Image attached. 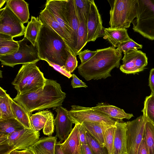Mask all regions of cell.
Returning a JSON list of instances; mask_svg holds the SVG:
<instances>
[{
    "mask_svg": "<svg viewBox=\"0 0 154 154\" xmlns=\"http://www.w3.org/2000/svg\"><path fill=\"white\" fill-rule=\"evenodd\" d=\"M66 97L60 85L56 81L46 79L43 88L23 94H17L13 99L23 106L31 116L33 112L61 106Z\"/></svg>",
    "mask_w": 154,
    "mask_h": 154,
    "instance_id": "obj_1",
    "label": "cell"
},
{
    "mask_svg": "<svg viewBox=\"0 0 154 154\" xmlns=\"http://www.w3.org/2000/svg\"><path fill=\"white\" fill-rule=\"evenodd\" d=\"M122 53L110 47L97 49L95 55L78 67L79 74L87 81L105 79L111 76L112 70L119 67Z\"/></svg>",
    "mask_w": 154,
    "mask_h": 154,
    "instance_id": "obj_2",
    "label": "cell"
},
{
    "mask_svg": "<svg viewBox=\"0 0 154 154\" xmlns=\"http://www.w3.org/2000/svg\"><path fill=\"white\" fill-rule=\"evenodd\" d=\"M36 46L41 60L61 67L64 66L69 55L71 53L64 39L56 32L43 24L38 35Z\"/></svg>",
    "mask_w": 154,
    "mask_h": 154,
    "instance_id": "obj_3",
    "label": "cell"
},
{
    "mask_svg": "<svg viewBox=\"0 0 154 154\" xmlns=\"http://www.w3.org/2000/svg\"><path fill=\"white\" fill-rule=\"evenodd\" d=\"M46 79L36 63H30L23 64L12 84L17 94L22 95L43 88Z\"/></svg>",
    "mask_w": 154,
    "mask_h": 154,
    "instance_id": "obj_4",
    "label": "cell"
},
{
    "mask_svg": "<svg viewBox=\"0 0 154 154\" xmlns=\"http://www.w3.org/2000/svg\"><path fill=\"white\" fill-rule=\"evenodd\" d=\"M110 11V27L129 28L137 16L138 0H114Z\"/></svg>",
    "mask_w": 154,
    "mask_h": 154,
    "instance_id": "obj_5",
    "label": "cell"
},
{
    "mask_svg": "<svg viewBox=\"0 0 154 154\" xmlns=\"http://www.w3.org/2000/svg\"><path fill=\"white\" fill-rule=\"evenodd\" d=\"M39 132L33 129L25 128L15 131L0 139V154H10L15 150L29 148L39 140Z\"/></svg>",
    "mask_w": 154,
    "mask_h": 154,
    "instance_id": "obj_6",
    "label": "cell"
},
{
    "mask_svg": "<svg viewBox=\"0 0 154 154\" xmlns=\"http://www.w3.org/2000/svg\"><path fill=\"white\" fill-rule=\"evenodd\" d=\"M137 16L132 29L143 37L154 40V0H138Z\"/></svg>",
    "mask_w": 154,
    "mask_h": 154,
    "instance_id": "obj_7",
    "label": "cell"
},
{
    "mask_svg": "<svg viewBox=\"0 0 154 154\" xmlns=\"http://www.w3.org/2000/svg\"><path fill=\"white\" fill-rule=\"evenodd\" d=\"M19 48L17 52L12 55L0 56L1 64L13 67L19 64L36 63L41 60L38 55L36 46L31 43L26 38L18 41Z\"/></svg>",
    "mask_w": 154,
    "mask_h": 154,
    "instance_id": "obj_8",
    "label": "cell"
},
{
    "mask_svg": "<svg viewBox=\"0 0 154 154\" xmlns=\"http://www.w3.org/2000/svg\"><path fill=\"white\" fill-rule=\"evenodd\" d=\"M71 107L70 110L68 111V115L73 124H81L87 122L115 125L117 121H119L97 112L91 107L76 105H72Z\"/></svg>",
    "mask_w": 154,
    "mask_h": 154,
    "instance_id": "obj_9",
    "label": "cell"
},
{
    "mask_svg": "<svg viewBox=\"0 0 154 154\" xmlns=\"http://www.w3.org/2000/svg\"><path fill=\"white\" fill-rule=\"evenodd\" d=\"M26 27L6 5L0 9V33L13 38L24 35Z\"/></svg>",
    "mask_w": 154,
    "mask_h": 154,
    "instance_id": "obj_10",
    "label": "cell"
},
{
    "mask_svg": "<svg viewBox=\"0 0 154 154\" xmlns=\"http://www.w3.org/2000/svg\"><path fill=\"white\" fill-rule=\"evenodd\" d=\"M126 154H137L143 139L145 125L143 116L126 122Z\"/></svg>",
    "mask_w": 154,
    "mask_h": 154,
    "instance_id": "obj_11",
    "label": "cell"
},
{
    "mask_svg": "<svg viewBox=\"0 0 154 154\" xmlns=\"http://www.w3.org/2000/svg\"><path fill=\"white\" fill-rule=\"evenodd\" d=\"M120 70L123 73L135 74L144 70L148 64L145 53L140 50H131L123 53Z\"/></svg>",
    "mask_w": 154,
    "mask_h": 154,
    "instance_id": "obj_12",
    "label": "cell"
},
{
    "mask_svg": "<svg viewBox=\"0 0 154 154\" xmlns=\"http://www.w3.org/2000/svg\"><path fill=\"white\" fill-rule=\"evenodd\" d=\"M66 0H48L46 7L54 16L63 30L74 43L75 47L77 38L68 22L65 13Z\"/></svg>",
    "mask_w": 154,
    "mask_h": 154,
    "instance_id": "obj_13",
    "label": "cell"
},
{
    "mask_svg": "<svg viewBox=\"0 0 154 154\" xmlns=\"http://www.w3.org/2000/svg\"><path fill=\"white\" fill-rule=\"evenodd\" d=\"M87 42H94L104 35V29L100 15L93 0H91L87 22Z\"/></svg>",
    "mask_w": 154,
    "mask_h": 154,
    "instance_id": "obj_14",
    "label": "cell"
},
{
    "mask_svg": "<svg viewBox=\"0 0 154 154\" xmlns=\"http://www.w3.org/2000/svg\"><path fill=\"white\" fill-rule=\"evenodd\" d=\"M31 123L33 129L39 131L43 129L44 134L51 136L54 128V116L48 109L32 114L30 117Z\"/></svg>",
    "mask_w": 154,
    "mask_h": 154,
    "instance_id": "obj_15",
    "label": "cell"
},
{
    "mask_svg": "<svg viewBox=\"0 0 154 154\" xmlns=\"http://www.w3.org/2000/svg\"><path fill=\"white\" fill-rule=\"evenodd\" d=\"M57 115L54 120L56 126V135L61 143L65 141L69 136L73 128V124L68 115V110L61 106L55 109Z\"/></svg>",
    "mask_w": 154,
    "mask_h": 154,
    "instance_id": "obj_16",
    "label": "cell"
},
{
    "mask_svg": "<svg viewBox=\"0 0 154 154\" xmlns=\"http://www.w3.org/2000/svg\"><path fill=\"white\" fill-rule=\"evenodd\" d=\"M39 20L45 24L56 32L65 41L68 46L72 55L76 56L75 54V46L70 38L66 35L54 16L45 7L39 14Z\"/></svg>",
    "mask_w": 154,
    "mask_h": 154,
    "instance_id": "obj_17",
    "label": "cell"
},
{
    "mask_svg": "<svg viewBox=\"0 0 154 154\" xmlns=\"http://www.w3.org/2000/svg\"><path fill=\"white\" fill-rule=\"evenodd\" d=\"M118 121L115 124L113 154H126V122Z\"/></svg>",
    "mask_w": 154,
    "mask_h": 154,
    "instance_id": "obj_18",
    "label": "cell"
},
{
    "mask_svg": "<svg viewBox=\"0 0 154 154\" xmlns=\"http://www.w3.org/2000/svg\"><path fill=\"white\" fill-rule=\"evenodd\" d=\"M91 108L97 112L120 121L124 119H129L134 116L132 114L127 113L123 109L103 103H98Z\"/></svg>",
    "mask_w": 154,
    "mask_h": 154,
    "instance_id": "obj_19",
    "label": "cell"
},
{
    "mask_svg": "<svg viewBox=\"0 0 154 154\" xmlns=\"http://www.w3.org/2000/svg\"><path fill=\"white\" fill-rule=\"evenodd\" d=\"M103 38L107 39L112 47L117 48L123 42L130 40L126 28H116L109 27L104 29Z\"/></svg>",
    "mask_w": 154,
    "mask_h": 154,
    "instance_id": "obj_20",
    "label": "cell"
},
{
    "mask_svg": "<svg viewBox=\"0 0 154 154\" xmlns=\"http://www.w3.org/2000/svg\"><path fill=\"white\" fill-rule=\"evenodd\" d=\"M57 139L56 136L42 137L29 148L35 154H55Z\"/></svg>",
    "mask_w": 154,
    "mask_h": 154,
    "instance_id": "obj_21",
    "label": "cell"
},
{
    "mask_svg": "<svg viewBox=\"0 0 154 154\" xmlns=\"http://www.w3.org/2000/svg\"><path fill=\"white\" fill-rule=\"evenodd\" d=\"M81 145L77 124L75 126L66 139L61 144L64 154H75L80 150Z\"/></svg>",
    "mask_w": 154,
    "mask_h": 154,
    "instance_id": "obj_22",
    "label": "cell"
},
{
    "mask_svg": "<svg viewBox=\"0 0 154 154\" xmlns=\"http://www.w3.org/2000/svg\"><path fill=\"white\" fill-rule=\"evenodd\" d=\"M6 5L23 24L28 22L29 13L27 2L23 0H6Z\"/></svg>",
    "mask_w": 154,
    "mask_h": 154,
    "instance_id": "obj_23",
    "label": "cell"
},
{
    "mask_svg": "<svg viewBox=\"0 0 154 154\" xmlns=\"http://www.w3.org/2000/svg\"><path fill=\"white\" fill-rule=\"evenodd\" d=\"M88 132L99 143L105 147L103 135L104 130L109 126L115 125L96 122H83L81 123Z\"/></svg>",
    "mask_w": 154,
    "mask_h": 154,
    "instance_id": "obj_24",
    "label": "cell"
},
{
    "mask_svg": "<svg viewBox=\"0 0 154 154\" xmlns=\"http://www.w3.org/2000/svg\"><path fill=\"white\" fill-rule=\"evenodd\" d=\"M24 128L14 118L0 119V139L5 138L13 133Z\"/></svg>",
    "mask_w": 154,
    "mask_h": 154,
    "instance_id": "obj_25",
    "label": "cell"
},
{
    "mask_svg": "<svg viewBox=\"0 0 154 154\" xmlns=\"http://www.w3.org/2000/svg\"><path fill=\"white\" fill-rule=\"evenodd\" d=\"M12 110L14 117L26 128L33 129L30 120V116L22 106L10 97Z\"/></svg>",
    "mask_w": 154,
    "mask_h": 154,
    "instance_id": "obj_26",
    "label": "cell"
},
{
    "mask_svg": "<svg viewBox=\"0 0 154 154\" xmlns=\"http://www.w3.org/2000/svg\"><path fill=\"white\" fill-rule=\"evenodd\" d=\"M65 13L66 19L77 38L80 21L74 0H66Z\"/></svg>",
    "mask_w": 154,
    "mask_h": 154,
    "instance_id": "obj_27",
    "label": "cell"
},
{
    "mask_svg": "<svg viewBox=\"0 0 154 154\" xmlns=\"http://www.w3.org/2000/svg\"><path fill=\"white\" fill-rule=\"evenodd\" d=\"M8 35L0 33V56L16 53L19 48L18 41Z\"/></svg>",
    "mask_w": 154,
    "mask_h": 154,
    "instance_id": "obj_28",
    "label": "cell"
},
{
    "mask_svg": "<svg viewBox=\"0 0 154 154\" xmlns=\"http://www.w3.org/2000/svg\"><path fill=\"white\" fill-rule=\"evenodd\" d=\"M78 13L80 23L78 31L77 42L75 49L76 56L88 43L87 22L81 13L78 12Z\"/></svg>",
    "mask_w": 154,
    "mask_h": 154,
    "instance_id": "obj_29",
    "label": "cell"
},
{
    "mask_svg": "<svg viewBox=\"0 0 154 154\" xmlns=\"http://www.w3.org/2000/svg\"><path fill=\"white\" fill-rule=\"evenodd\" d=\"M38 17L32 16L31 20L26 27L24 37L26 38L34 46L36 45L38 35L43 25Z\"/></svg>",
    "mask_w": 154,
    "mask_h": 154,
    "instance_id": "obj_30",
    "label": "cell"
},
{
    "mask_svg": "<svg viewBox=\"0 0 154 154\" xmlns=\"http://www.w3.org/2000/svg\"><path fill=\"white\" fill-rule=\"evenodd\" d=\"M143 117L145 125L143 137L146 142L149 154H154V123Z\"/></svg>",
    "mask_w": 154,
    "mask_h": 154,
    "instance_id": "obj_31",
    "label": "cell"
},
{
    "mask_svg": "<svg viewBox=\"0 0 154 154\" xmlns=\"http://www.w3.org/2000/svg\"><path fill=\"white\" fill-rule=\"evenodd\" d=\"M10 97L8 94L0 97V119L14 118L11 107Z\"/></svg>",
    "mask_w": 154,
    "mask_h": 154,
    "instance_id": "obj_32",
    "label": "cell"
},
{
    "mask_svg": "<svg viewBox=\"0 0 154 154\" xmlns=\"http://www.w3.org/2000/svg\"><path fill=\"white\" fill-rule=\"evenodd\" d=\"M142 111L145 118L154 123V94L146 97Z\"/></svg>",
    "mask_w": 154,
    "mask_h": 154,
    "instance_id": "obj_33",
    "label": "cell"
},
{
    "mask_svg": "<svg viewBox=\"0 0 154 154\" xmlns=\"http://www.w3.org/2000/svg\"><path fill=\"white\" fill-rule=\"evenodd\" d=\"M116 128L115 125H110L103 131L105 147L108 154H113L114 135Z\"/></svg>",
    "mask_w": 154,
    "mask_h": 154,
    "instance_id": "obj_34",
    "label": "cell"
},
{
    "mask_svg": "<svg viewBox=\"0 0 154 154\" xmlns=\"http://www.w3.org/2000/svg\"><path fill=\"white\" fill-rule=\"evenodd\" d=\"M87 144L89 146L93 154H108L105 147L101 146L98 141L88 132H86Z\"/></svg>",
    "mask_w": 154,
    "mask_h": 154,
    "instance_id": "obj_35",
    "label": "cell"
},
{
    "mask_svg": "<svg viewBox=\"0 0 154 154\" xmlns=\"http://www.w3.org/2000/svg\"><path fill=\"white\" fill-rule=\"evenodd\" d=\"M77 12L82 14L87 22L91 0H74Z\"/></svg>",
    "mask_w": 154,
    "mask_h": 154,
    "instance_id": "obj_36",
    "label": "cell"
},
{
    "mask_svg": "<svg viewBox=\"0 0 154 154\" xmlns=\"http://www.w3.org/2000/svg\"><path fill=\"white\" fill-rule=\"evenodd\" d=\"M143 45L134 42L131 38L128 41L121 43L116 49L121 53H125L131 50H137L142 48Z\"/></svg>",
    "mask_w": 154,
    "mask_h": 154,
    "instance_id": "obj_37",
    "label": "cell"
},
{
    "mask_svg": "<svg viewBox=\"0 0 154 154\" xmlns=\"http://www.w3.org/2000/svg\"><path fill=\"white\" fill-rule=\"evenodd\" d=\"M78 66V61L76 56L70 53L66 61L64 68L68 72L71 73L75 70Z\"/></svg>",
    "mask_w": 154,
    "mask_h": 154,
    "instance_id": "obj_38",
    "label": "cell"
},
{
    "mask_svg": "<svg viewBox=\"0 0 154 154\" xmlns=\"http://www.w3.org/2000/svg\"><path fill=\"white\" fill-rule=\"evenodd\" d=\"M96 51H92L88 49L81 51L78 54L81 63H84L91 59L96 54Z\"/></svg>",
    "mask_w": 154,
    "mask_h": 154,
    "instance_id": "obj_39",
    "label": "cell"
},
{
    "mask_svg": "<svg viewBox=\"0 0 154 154\" xmlns=\"http://www.w3.org/2000/svg\"><path fill=\"white\" fill-rule=\"evenodd\" d=\"M77 125L79 135L81 144H87L86 139L87 131L82 124L78 123Z\"/></svg>",
    "mask_w": 154,
    "mask_h": 154,
    "instance_id": "obj_40",
    "label": "cell"
},
{
    "mask_svg": "<svg viewBox=\"0 0 154 154\" xmlns=\"http://www.w3.org/2000/svg\"><path fill=\"white\" fill-rule=\"evenodd\" d=\"M71 85L73 88L80 87L86 88L88 87L85 83L80 80L76 75L74 74H72Z\"/></svg>",
    "mask_w": 154,
    "mask_h": 154,
    "instance_id": "obj_41",
    "label": "cell"
},
{
    "mask_svg": "<svg viewBox=\"0 0 154 154\" xmlns=\"http://www.w3.org/2000/svg\"><path fill=\"white\" fill-rule=\"evenodd\" d=\"M48 64L51 67H53L55 70L60 72L61 74L64 76L67 77L68 78L70 79L72 77V74L67 71L64 68V66L61 67L56 64L51 63L49 62H47Z\"/></svg>",
    "mask_w": 154,
    "mask_h": 154,
    "instance_id": "obj_42",
    "label": "cell"
},
{
    "mask_svg": "<svg viewBox=\"0 0 154 154\" xmlns=\"http://www.w3.org/2000/svg\"><path fill=\"white\" fill-rule=\"evenodd\" d=\"M137 154H149L147 145L143 137L139 147Z\"/></svg>",
    "mask_w": 154,
    "mask_h": 154,
    "instance_id": "obj_43",
    "label": "cell"
},
{
    "mask_svg": "<svg viewBox=\"0 0 154 154\" xmlns=\"http://www.w3.org/2000/svg\"><path fill=\"white\" fill-rule=\"evenodd\" d=\"M149 86L151 91V94H154V68L151 69L150 71Z\"/></svg>",
    "mask_w": 154,
    "mask_h": 154,
    "instance_id": "obj_44",
    "label": "cell"
},
{
    "mask_svg": "<svg viewBox=\"0 0 154 154\" xmlns=\"http://www.w3.org/2000/svg\"><path fill=\"white\" fill-rule=\"evenodd\" d=\"M80 149L81 154H93L91 149L87 144H81Z\"/></svg>",
    "mask_w": 154,
    "mask_h": 154,
    "instance_id": "obj_45",
    "label": "cell"
},
{
    "mask_svg": "<svg viewBox=\"0 0 154 154\" xmlns=\"http://www.w3.org/2000/svg\"><path fill=\"white\" fill-rule=\"evenodd\" d=\"M10 154H35L29 148L22 150H15Z\"/></svg>",
    "mask_w": 154,
    "mask_h": 154,
    "instance_id": "obj_46",
    "label": "cell"
},
{
    "mask_svg": "<svg viewBox=\"0 0 154 154\" xmlns=\"http://www.w3.org/2000/svg\"><path fill=\"white\" fill-rule=\"evenodd\" d=\"M61 144L60 141L57 142L55 146V154H64L61 148Z\"/></svg>",
    "mask_w": 154,
    "mask_h": 154,
    "instance_id": "obj_47",
    "label": "cell"
},
{
    "mask_svg": "<svg viewBox=\"0 0 154 154\" xmlns=\"http://www.w3.org/2000/svg\"><path fill=\"white\" fill-rule=\"evenodd\" d=\"M7 93L6 91L3 89L2 87H0V97H2L6 95Z\"/></svg>",
    "mask_w": 154,
    "mask_h": 154,
    "instance_id": "obj_48",
    "label": "cell"
},
{
    "mask_svg": "<svg viewBox=\"0 0 154 154\" xmlns=\"http://www.w3.org/2000/svg\"><path fill=\"white\" fill-rule=\"evenodd\" d=\"M6 0H0V8H1L5 2H6Z\"/></svg>",
    "mask_w": 154,
    "mask_h": 154,
    "instance_id": "obj_49",
    "label": "cell"
},
{
    "mask_svg": "<svg viewBox=\"0 0 154 154\" xmlns=\"http://www.w3.org/2000/svg\"><path fill=\"white\" fill-rule=\"evenodd\" d=\"M75 154H81L80 153V150L77 153H75Z\"/></svg>",
    "mask_w": 154,
    "mask_h": 154,
    "instance_id": "obj_50",
    "label": "cell"
}]
</instances>
